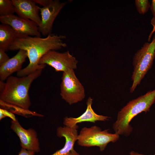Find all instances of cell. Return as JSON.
I'll use <instances>...</instances> for the list:
<instances>
[{"label":"cell","mask_w":155,"mask_h":155,"mask_svg":"<svg viewBox=\"0 0 155 155\" xmlns=\"http://www.w3.org/2000/svg\"><path fill=\"white\" fill-rule=\"evenodd\" d=\"M40 69L24 76H9L3 89L0 91V100L29 110L31 102L29 90L32 82L41 74Z\"/></svg>","instance_id":"7a4b0ae2"},{"label":"cell","mask_w":155,"mask_h":155,"mask_svg":"<svg viewBox=\"0 0 155 155\" xmlns=\"http://www.w3.org/2000/svg\"><path fill=\"white\" fill-rule=\"evenodd\" d=\"M52 0H33L36 3L44 7L49 5Z\"/></svg>","instance_id":"44dd1931"},{"label":"cell","mask_w":155,"mask_h":155,"mask_svg":"<svg viewBox=\"0 0 155 155\" xmlns=\"http://www.w3.org/2000/svg\"><path fill=\"white\" fill-rule=\"evenodd\" d=\"M67 3L61 2L59 0H52L47 6L40 7L41 22L38 27L40 33L44 36L51 34L54 21Z\"/></svg>","instance_id":"9c48e42d"},{"label":"cell","mask_w":155,"mask_h":155,"mask_svg":"<svg viewBox=\"0 0 155 155\" xmlns=\"http://www.w3.org/2000/svg\"><path fill=\"white\" fill-rule=\"evenodd\" d=\"M77 125L70 127L65 126L59 127L57 130V135L59 137H64L65 143L64 147L51 155H80L74 149V145L77 140Z\"/></svg>","instance_id":"8fae6325"},{"label":"cell","mask_w":155,"mask_h":155,"mask_svg":"<svg viewBox=\"0 0 155 155\" xmlns=\"http://www.w3.org/2000/svg\"><path fill=\"white\" fill-rule=\"evenodd\" d=\"M152 13L153 15V18L155 19V0H152L150 7Z\"/></svg>","instance_id":"cb8c5ba5"},{"label":"cell","mask_w":155,"mask_h":155,"mask_svg":"<svg viewBox=\"0 0 155 155\" xmlns=\"http://www.w3.org/2000/svg\"><path fill=\"white\" fill-rule=\"evenodd\" d=\"M18 16L25 19L30 20L38 26L41 19L39 12L40 7L36 5L33 0H12Z\"/></svg>","instance_id":"7c38bea8"},{"label":"cell","mask_w":155,"mask_h":155,"mask_svg":"<svg viewBox=\"0 0 155 155\" xmlns=\"http://www.w3.org/2000/svg\"><path fill=\"white\" fill-rule=\"evenodd\" d=\"M0 108L5 109L12 113L19 114L25 116L28 115L30 116L35 115L42 117L43 115L38 114L35 112L29 110H27L18 106H17L9 104L0 100Z\"/></svg>","instance_id":"2e32d148"},{"label":"cell","mask_w":155,"mask_h":155,"mask_svg":"<svg viewBox=\"0 0 155 155\" xmlns=\"http://www.w3.org/2000/svg\"><path fill=\"white\" fill-rule=\"evenodd\" d=\"M27 57V52L20 49L15 56L0 65V81H3L13 73L21 70L22 65Z\"/></svg>","instance_id":"5bb4252c"},{"label":"cell","mask_w":155,"mask_h":155,"mask_svg":"<svg viewBox=\"0 0 155 155\" xmlns=\"http://www.w3.org/2000/svg\"><path fill=\"white\" fill-rule=\"evenodd\" d=\"M155 101V90L129 102L118 113L117 119L113 128L115 133L126 136L133 131L130 124L132 119L140 113L149 111Z\"/></svg>","instance_id":"3957f363"},{"label":"cell","mask_w":155,"mask_h":155,"mask_svg":"<svg viewBox=\"0 0 155 155\" xmlns=\"http://www.w3.org/2000/svg\"><path fill=\"white\" fill-rule=\"evenodd\" d=\"M129 154L130 155H145L133 151H131L129 153ZM153 155H155V154Z\"/></svg>","instance_id":"d4e9b609"},{"label":"cell","mask_w":155,"mask_h":155,"mask_svg":"<svg viewBox=\"0 0 155 155\" xmlns=\"http://www.w3.org/2000/svg\"><path fill=\"white\" fill-rule=\"evenodd\" d=\"M5 52V51L0 48V65L6 62L9 59V57Z\"/></svg>","instance_id":"ffe728a7"},{"label":"cell","mask_w":155,"mask_h":155,"mask_svg":"<svg viewBox=\"0 0 155 155\" xmlns=\"http://www.w3.org/2000/svg\"><path fill=\"white\" fill-rule=\"evenodd\" d=\"M155 57V35L151 42H146L135 54L133 59V83L130 92L133 93L151 68Z\"/></svg>","instance_id":"277c9868"},{"label":"cell","mask_w":155,"mask_h":155,"mask_svg":"<svg viewBox=\"0 0 155 155\" xmlns=\"http://www.w3.org/2000/svg\"><path fill=\"white\" fill-rule=\"evenodd\" d=\"M35 152L22 148L18 155H34Z\"/></svg>","instance_id":"7402d4cb"},{"label":"cell","mask_w":155,"mask_h":155,"mask_svg":"<svg viewBox=\"0 0 155 155\" xmlns=\"http://www.w3.org/2000/svg\"><path fill=\"white\" fill-rule=\"evenodd\" d=\"M78 61L69 51L59 53L56 50H51L40 59L39 64H47L53 68L56 71H66L70 69L77 68Z\"/></svg>","instance_id":"52a82bcc"},{"label":"cell","mask_w":155,"mask_h":155,"mask_svg":"<svg viewBox=\"0 0 155 155\" xmlns=\"http://www.w3.org/2000/svg\"><path fill=\"white\" fill-rule=\"evenodd\" d=\"M6 117H9L13 121H16L17 119L13 113L5 109L0 108V120Z\"/></svg>","instance_id":"d6986e66"},{"label":"cell","mask_w":155,"mask_h":155,"mask_svg":"<svg viewBox=\"0 0 155 155\" xmlns=\"http://www.w3.org/2000/svg\"><path fill=\"white\" fill-rule=\"evenodd\" d=\"M119 135L103 131L96 126L82 128L78 136L77 143L80 146L86 147L96 146L101 152L104 151L110 142H115L119 138Z\"/></svg>","instance_id":"5b68a950"},{"label":"cell","mask_w":155,"mask_h":155,"mask_svg":"<svg viewBox=\"0 0 155 155\" xmlns=\"http://www.w3.org/2000/svg\"><path fill=\"white\" fill-rule=\"evenodd\" d=\"M60 85V95L69 105L82 101L85 96L84 86L73 69L63 72Z\"/></svg>","instance_id":"8992f818"},{"label":"cell","mask_w":155,"mask_h":155,"mask_svg":"<svg viewBox=\"0 0 155 155\" xmlns=\"http://www.w3.org/2000/svg\"><path fill=\"white\" fill-rule=\"evenodd\" d=\"M135 2L137 10L140 14L146 13L150 7L148 0H135Z\"/></svg>","instance_id":"ac0fdd59"},{"label":"cell","mask_w":155,"mask_h":155,"mask_svg":"<svg viewBox=\"0 0 155 155\" xmlns=\"http://www.w3.org/2000/svg\"><path fill=\"white\" fill-rule=\"evenodd\" d=\"M66 38L65 35L51 34L44 38L28 36L16 38L11 44L9 50L26 51L29 61L26 67L17 72V76H26L38 70L44 69L46 65L39 64L40 59L50 51L66 47L67 44L63 40Z\"/></svg>","instance_id":"6da1fadb"},{"label":"cell","mask_w":155,"mask_h":155,"mask_svg":"<svg viewBox=\"0 0 155 155\" xmlns=\"http://www.w3.org/2000/svg\"><path fill=\"white\" fill-rule=\"evenodd\" d=\"M151 24L153 28L152 30L150 32L148 38V41L150 42L151 38L153 33L155 32V19L152 18L151 21Z\"/></svg>","instance_id":"603a6c76"},{"label":"cell","mask_w":155,"mask_h":155,"mask_svg":"<svg viewBox=\"0 0 155 155\" xmlns=\"http://www.w3.org/2000/svg\"><path fill=\"white\" fill-rule=\"evenodd\" d=\"M93 99L89 97L86 102L87 108L85 112L77 118L66 117L64 119L63 124L65 126L73 127L77 124L84 122L95 123L98 121H105L110 117L97 114L92 108Z\"/></svg>","instance_id":"4fadbf2b"},{"label":"cell","mask_w":155,"mask_h":155,"mask_svg":"<svg viewBox=\"0 0 155 155\" xmlns=\"http://www.w3.org/2000/svg\"><path fill=\"white\" fill-rule=\"evenodd\" d=\"M11 128L19 137L22 148L38 152L40 151V144L36 131L33 129L23 128L17 119L11 120Z\"/></svg>","instance_id":"30bf717a"},{"label":"cell","mask_w":155,"mask_h":155,"mask_svg":"<svg viewBox=\"0 0 155 155\" xmlns=\"http://www.w3.org/2000/svg\"><path fill=\"white\" fill-rule=\"evenodd\" d=\"M2 24H7L14 30L18 38L33 36L40 37L38 25L33 21L14 14L0 16Z\"/></svg>","instance_id":"ba28073f"},{"label":"cell","mask_w":155,"mask_h":155,"mask_svg":"<svg viewBox=\"0 0 155 155\" xmlns=\"http://www.w3.org/2000/svg\"><path fill=\"white\" fill-rule=\"evenodd\" d=\"M15 10L12 0H0V16L14 14Z\"/></svg>","instance_id":"e0dca14e"},{"label":"cell","mask_w":155,"mask_h":155,"mask_svg":"<svg viewBox=\"0 0 155 155\" xmlns=\"http://www.w3.org/2000/svg\"><path fill=\"white\" fill-rule=\"evenodd\" d=\"M18 36L9 26L1 24L0 25V48L5 51L9 50L10 46Z\"/></svg>","instance_id":"9a60e30c"}]
</instances>
